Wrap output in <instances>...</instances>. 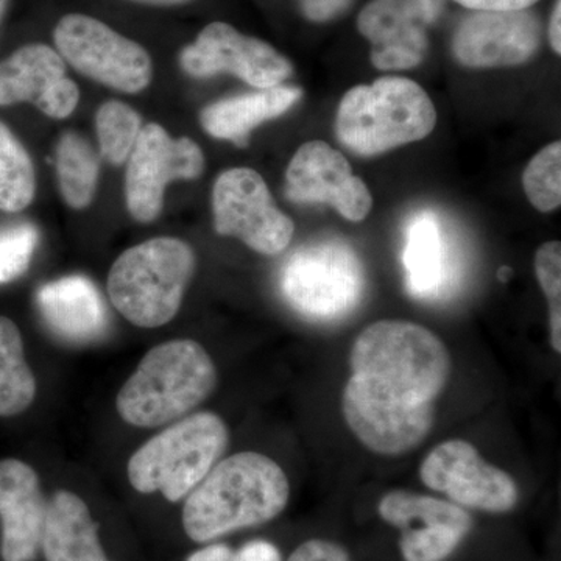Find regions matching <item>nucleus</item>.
I'll return each mask as SVG.
<instances>
[{
	"mask_svg": "<svg viewBox=\"0 0 561 561\" xmlns=\"http://www.w3.org/2000/svg\"><path fill=\"white\" fill-rule=\"evenodd\" d=\"M216 386V365L201 343L190 339L161 343L122 387L117 412L131 426H162L194 411Z\"/></svg>",
	"mask_w": 561,
	"mask_h": 561,
	"instance_id": "7ed1b4c3",
	"label": "nucleus"
},
{
	"mask_svg": "<svg viewBox=\"0 0 561 561\" xmlns=\"http://www.w3.org/2000/svg\"><path fill=\"white\" fill-rule=\"evenodd\" d=\"M195 265L194 250L181 239L139 243L125 250L111 267L110 300L135 327L160 328L179 313Z\"/></svg>",
	"mask_w": 561,
	"mask_h": 561,
	"instance_id": "39448f33",
	"label": "nucleus"
},
{
	"mask_svg": "<svg viewBox=\"0 0 561 561\" xmlns=\"http://www.w3.org/2000/svg\"><path fill=\"white\" fill-rule=\"evenodd\" d=\"M287 561H351V557L337 542L309 540L298 546Z\"/></svg>",
	"mask_w": 561,
	"mask_h": 561,
	"instance_id": "2f4dec72",
	"label": "nucleus"
},
{
	"mask_svg": "<svg viewBox=\"0 0 561 561\" xmlns=\"http://www.w3.org/2000/svg\"><path fill=\"white\" fill-rule=\"evenodd\" d=\"M523 187L534 208L552 213L561 205V142L538 151L524 169Z\"/></svg>",
	"mask_w": 561,
	"mask_h": 561,
	"instance_id": "bb28decb",
	"label": "nucleus"
},
{
	"mask_svg": "<svg viewBox=\"0 0 561 561\" xmlns=\"http://www.w3.org/2000/svg\"><path fill=\"white\" fill-rule=\"evenodd\" d=\"M561 0H557L553 5L551 21H549V43H551L552 50L557 55L561 54Z\"/></svg>",
	"mask_w": 561,
	"mask_h": 561,
	"instance_id": "f704fd0d",
	"label": "nucleus"
},
{
	"mask_svg": "<svg viewBox=\"0 0 561 561\" xmlns=\"http://www.w3.org/2000/svg\"><path fill=\"white\" fill-rule=\"evenodd\" d=\"M80 102V90L76 81L69 77L58 81L50 88L44 101L41 102L38 110L46 114L50 119H66L77 110Z\"/></svg>",
	"mask_w": 561,
	"mask_h": 561,
	"instance_id": "7c9ffc66",
	"label": "nucleus"
},
{
	"mask_svg": "<svg viewBox=\"0 0 561 561\" xmlns=\"http://www.w3.org/2000/svg\"><path fill=\"white\" fill-rule=\"evenodd\" d=\"M180 66L194 79L230 73L256 90L279 87L294 73L291 62L272 44L210 22L180 54Z\"/></svg>",
	"mask_w": 561,
	"mask_h": 561,
	"instance_id": "f8f14e48",
	"label": "nucleus"
},
{
	"mask_svg": "<svg viewBox=\"0 0 561 561\" xmlns=\"http://www.w3.org/2000/svg\"><path fill=\"white\" fill-rule=\"evenodd\" d=\"M55 50L77 72L124 94H139L153 79V60L139 43L83 13H69L55 25Z\"/></svg>",
	"mask_w": 561,
	"mask_h": 561,
	"instance_id": "0eeeda50",
	"label": "nucleus"
},
{
	"mask_svg": "<svg viewBox=\"0 0 561 561\" xmlns=\"http://www.w3.org/2000/svg\"><path fill=\"white\" fill-rule=\"evenodd\" d=\"M541 24L530 11H474L454 33L453 54L467 68H511L535 57Z\"/></svg>",
	"mask_w": 561,
	"mask_h": 561,
	"instance_id": "dca6fc26",
	"label": "nucleus"
},
{
	"mask_svg": "<svg viewBox=\"0 0 561 561\" xmlns=\"http://www.w3.org/2000/svg\"><path fill=\"white\" fill-rule=\"evenodd\" d=\"M214 230L249 249L275 256L289 247L295 224L273 201L261 173L249 168L221 172L213 190Z\"/></svg>",
	"mask_w": 561,
	"mask_h": 561,
	"instance_id": "1a4fd4ad",
	"label": "nucleus"
},
{
	"mask_svg": "<svg viewBox=\"0 0 561 561\" xmlns=\"http://www.w3.org/2000/svg\"><path fill=\"white\" fill-rule=\"evenodd\" d=\"M379 516L402 531L404 561H443L470 534V513L451 501L393 490L378 504Z\"/></svg>",
	"mask_w": 561,
	"mask_h": 561,
	"instance_id": "ddd939ff",
	"label": "nucleus"
},
{
	"mask_svg": "<svg viewBox=\"0 0 561 561\" xmlns=\"http://www.w3.org/2000/svg\"><path fill=\"white\" fill-rule=\"evenodd\" d=\"M301 98V88L279 84L221 99L202 110V128L213 138L231 140L236 146L245 147L254 128L283 116Z\"/></svg>",
	"mask_w": 561,
	"mask_h": 561,
	"instance_id": "6ab92c4d",
	"label": "nucleus"
},
{
	"mask_svg": "<svg viewBox=\"0 0 561 561\" xmlns=\"http://www.w3.org/2000/svg\"><path fill=\"white\" fill-rule=\"evenodd\" d=\"M445 9V0H371L357 18L370 41L373 66L386 72L416 68L430 50L427 31Z\"/></svg>",
	"mask_w": 561,
	"mask_h": 561,
	"instance_id": "4468645a",
	"label": "nucleus"
},
{
	"mask_svg": "<svg viewBox=\"0 0 561 561\" xmlns=\"http://www.w3.org/2000/svg\"><path fill=\"white\" fill-rule=\"evenodd\" d=\"M512 276V268L511 267H502L500 272H497V278L502 280V283H507L508 279H511Z\"/></svg>",
	"mask_w": 561,
	"mask_h": 561,
	"instance_id": "e433bc0d",
	"label": "nucleus"
},
{
	"mask_svg": "<svg viewBox=\"0 0 561 561\" xmlns=\"http://www.w3.org/2000/svg\"><path fill=\"white\" fill-rule=\"evenodd\" d=\"M55 160L62 201L72 209L88 208L101 179V153L79 133L68 131L58 140Z\"/></svg>",
	"mask_w": 561,
	"mask_h": 561,
	"instance_id": "5701e85b",
	"label": "nucleus"
},
{
	"mask_svg": "<svg viewBox=\"0 0 561 561\" xmlns=\"http://www.w3.org/2000/svg\"><path fill=\"white\" fill-rule=\"evenodd\" d=\"M142 117L138 111L121 101L103 103L95 114L99 153L113 165H122L130 158L138 142Z\"/></svg>",
	"mask_w": 561,
	"mask_h": 561,
	"instance_id": "a878e982",
	"label": "nucleus"
},
{
	"mask_svg": "<svg viewBox=\"0 0 561 561\" xmlns=\"http://www.w3.org/2000/svg\"><path fill=\"white\" fill-rule=\"evenodd\" d=\"M290 500L286 472L271 457L245 451L214 465L183 508V527L195 542L261 526L284 512Z\"/></svg>",
	"mask_w": 561,
	"mask_h": 561,
	"instance_id": "f03ea898",
	"label": "nucleus"
},
{
	"mask_svg": "<svg viewBox=\"0 0 561 561\" xmlns=\"http://www.w3.org/2000/svg\"><path fill=\"white\" fill-rule=\"evenodd\" d=\"M66 62L54 47L25 44L0 60V106L31 102L38 108L47 92L65 79Z\"/></svg>",
	"mask_w": 561,
	"mask_h": 561,
	"instance_id": "412c9836",
	"label": "nucleus"
},
{
	"mask_svg": "<svg viewBox=\"0 0 561 561\" xmlns=\"http://www.w3.org/2000/svg\"><path fill=\"white\" fill-rule=\"evenodd\" d=\"M38 306L51 331L66 341H94L108 323L101 291L87 276H65L41 287Z\"/></svg>",
	"mask_w": 561,
	"mask_h": 561,
	"instance_id": "a211bd4d",
	"label": "nucleus"
},
{
	"mask_svg": "<svg viewBox=\"0 0 561 561\" xmlns=\"http://www.w3.org/2000/svg\"><path fill=\"white\" fill-rule=\"evenodd\" d=\"M535 273L549 302L551 345L561 353V243L546 242L535 254Z\"/></svg>",
	"mask_w": 561,
	"mask_h": 561,
	"instance_id": "cd10ccee",
	"label": "nucleus"
},
{
	"mask_svg": "<svg viewBox=\"0 0 561 561\" xmlns=\"http://www.w3.org/2000/svg\"><path fill=\"white\" fill-rule=\"evenodd\" d=\"M205 165V153L194 139L172 138L154 122L142 125L125 173V203L133 219L139 224L157 220L164 208L169 184L197 180Z\"/></svg>",
	"mask_w": 561,
	"mask_h": 561,
	"instance_id": "9d476101",
	"label": "nucleus"
},
{
	"mask_svg": "<svg viewBox=\"0 0 561 561\" xmlns=\"http://www.w3.org/2000/svg\"><path fill=\"white\" fill-rule=\"evenodd\" d=\"M454 2L474 11H522L530 9L538 0H454Z\"/></svg>",
	"mask_w": 561,
	"mask_h": 561,
	"instance_id": "72a5a7b5",
	"label": "nucleus"
},
{
	"mask_svg": "<svg viewBox=\"0 0 561 561\" xmlns=\"http://www.w3.org/2000/svg\"><path fill=\"white\" fill-rule=\"evenodd\" d=\"M41 549L47 561H110L90 508L70 491H58L47 502Z\"/></svg>",
	"mask_w": 561,
	"mask_h": 561,
	"instance_id": "aec40b11",
	"label": "nucleus"
},
{
	"mask_svg": "<svg viewBox=\"0 0 561 561\" xmlns=\"http://www.w3.org/2000/svg\"><path fill=\"white\" fill-rule=\"evenodd\" d=\"M408 287L416 297H432L446 278V247L440 221L432 213L416 214L408 225L404 247Z\"/></svg>",
	"mask_w": 561,
	"mask_h": 561,
	"instance_id": "4be33fe9",
	"label": "nucleus"
},
{
	"mask_svg": "<svg viewBox=\"0 0 561 561\" xmlns=\"http://www.w3.org/2000/svg\"><path fill=\"white\" fill-rule=\"evenodd\" d=\"M228 443L230 432L216 413L184 416L133 454L128 479L139 493L160 491L165 500L179 502L213 470Z\"/></svg>",
	"mask_w": 561,
	"mask_h": 561,
	"instance_id": "423d86ee",
	"label": "nucleus"
},
{
	"mask_svg": "<svg viewBox=\"0 0 561 561\" xmlns=\"http://www.w3.org/2000/svg\"><path fill=\"white\" fill-rule=\"evenodd\" d=\"M286 195L290 202L324 203L343 219L362 221L370 216L371 192L341 151L323 140L302 144L286 171Z\"/></svg>",
	"mask_w": 561,
	"mask_h": 561,
	"instance_id": "2eb2a0df",
	"label": "nucleus"
},
{
	"mask_svg": "<svg viewBox=\"0 0 561 561\" xmlns=\"http://www.w3.org/2000/svg\"><path fill=\"white\" fill-rule=\"evenodd\" d=\"M38 241V230L31 224L0 228V284L24 275Z\"/></svg>",
	"mask_w": 561,
	"mask_h": 561,
	"instance_id": "c85d7f7f",
	"label": "nucleus"
},
{
	"mask_svg": "<svg viewBox=\"0 0 561 561\" xmlns=\"http://www.w3.org/2000/svg\"><path fill=\"white\" fill-rule=\"evenodd\" d=\"M186 561H283L278 548L272 542L256 540L239 549L227 545H210L192 553Z\"/></svg>",
	"mask_w": 561,
	"mask_h": 561,
	"instance_id": "c756f323",
	"label": "nucleus"
},
{
	"mask_svg": "<svg viewBox=\"0 0 561 561\" xmlns=\"http://www.w3.org/2000/svg\"><path fill=\"white\" fill-rule=\"evenodd\" d=\"M437 111L426 91L405 77L387 76L351 88L339 103L335 135L359 157H376L434 131Z\"/></svg>",
	"mask_w": 561,
	"mask_h": 561,
	"instance_id": "20e7f679",
	"label": "nucleus"
},
{
	"mask_svg": "<svg viewBox=\"0 0 561 561\" xmlns=\"http://www.w3.org/2000/svg\"><path fill=\"white\" fill-rule=\"evenodd\" d=\"M10 0H0V24H2L3 18H5L7 9H9Z\"/></svg>",
	"mask_w": 561,
	"mask_h": 561,
	"instance_id": "4c0bfd02",
	"label": "nucleus"
},
{
	"mask_svg": "<svg viewBox=\"0 0 561 561\" xmlns=\"http://www.w3.org/2000/svg\"><path fill=\"white\" fill-rule=\"evenodd\" d=\"M47 502L31 465L0 461V522L3 561H33L38 557Z\"/></svg>",
	"mask_w": 561,
	"mask_h": 561,
	"instance_id": "f3484780",
	"label": "nucleus"
},
{
	"mask_svg": "<svg viewBox=\"0 0 561 561\" xmlns=\"http://www.w3.org/2000/svg\"><path fill=\"white\" fill-rule=\"evenodd\" d=\"M350 368L342 412L354 437L379 456L419 448L451 378V354L440 337L413 321H375L354 341Z\"/></svg>",
	"mask_w": 561,
	"mask_h": 561,
	"instance_id": "f257e3e1",
	"label": "nucleus"
},
{
	"mask_svg": "<svg viewBox=\"0 0 561 561\" xmlns=\"http://www.w3.org/2000/svg\"><path fill=\"white\" fill-rule=\"evenodd\" d=\"M35 397V376L25 360L21 332L14 321L0 316V416L20 415Z\"/></svg>",
	"mask_w": 561,
	"mask_h": 561,
	"instance_id": "b1692460",
	"label": "nucleus"
},
{
	"mask_svg": "<svg viewBox=\"0 0 561 561\" xmlns=\"http://www.w3.org/2000/svg\"><path fill=\"white\" fill-rule=\"evenodd\" d=\"M351 0H300L301 11L309 21L324 22L337 16Z\"/></svg>",
	"mask_w": 561,
	"mask_h": 561,
	"instance_id": "473e14b6",
	"label": "nucleus"
},
{
	"mask_svg": "<svg viewBox=\"0 0 561 561\" xmlns=\"http://www.w3.org/2000/svg\"><path fill=\"white\" fill-rule=\"evenodd\" d=\"M36 195L35 165L27 149L0 121V210L21 213Z\"/></svg>",
	"mask_w": 561,
	"mask_h": 561,
	"instance_id": "393cba45",
	"label": "nucleus"
},
{
	"mask_svg": "<svg viewBox=\"0 0 561 561\" xmlns=\"http://www.w3.org/2000/svg\"><path fill=\"white\" fill-rule=\"evenodd\" d=\"M420 479L454 504L476 511L507 513L519 500L515 479L489 463L472 443L461 438L435 446L421 463Z\"/></svg>",
	"mask_w": 561,
	"mask_h": 561,
	"instance_id": "9b49d317",
	"label": "nucleus"
},
{
	"mask_svg": "<svg viewBox=\"0 0 561 561\" xmlns=\"http://www.w3.org/2000/svg\"><path fill=\"white\" fill-rule=\"evenodd\" d=\"M287 301L312 319H337L359 301L364 271L357 254L337 239L301 247L280 278Z\"/></svg>",
	"mask_w": 561,
	"mask_h": 561,
	"instance_id": "6e6552de",
	"label": "nucleus"
},
{
	"mask_svg": "<svg viewBox=\"0 0 561 561\" xmlns=\"http://www.w3.org/2000/svg\"><path fill=\"white\" fill-rule=\"evenodd\" d=\"M130 2L140 3V5L169 9V7L187 5V3L194 2V0H130Z\"/></svg>",
	"mask_w": 561,
	"mask_h": 561,
	"instance_id": "c9c22d12",
	"label": "nucleus"
}]
</instances>
